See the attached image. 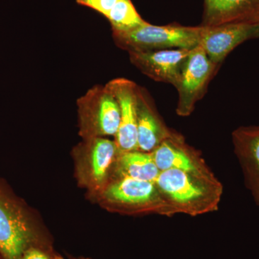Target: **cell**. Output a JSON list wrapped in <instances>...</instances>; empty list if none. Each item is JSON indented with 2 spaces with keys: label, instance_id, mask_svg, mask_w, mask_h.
Here are the masks:
<instances>
[{
  "label": "cell",
  "instance_id": "9",
  "mask_svg": "<svg viewBox=\"0 0 259 259\" xmlns=\"http://www.w3.org/2000/svg\"><path fill=\"white\" fill-rule=\"evenodd\" d=\"M202 27L199 46L211 61L217 65L243 42L259 37V24L230 23Z\"/></svg>",
  "mask_w": 259,
  "mask_h": 259
},
{
  "label": "cell",
  "instance_id": "7",
  "mask_svg": "<svg viewBox=\"0 0 259 259\" xmlns=\"http://www.w3.org/2000/svg\"><path fill=\"white\" fill-rule=\"evenodd\" d=\"M218 66L211 61L201 46L191 50L176 87L179 95L177 115L187 117L192 113Z\"/></svg>",
  "mask_w": 259,
  "mask_h": 259
},
{
  "label": "cell",
  "instance_id": "14",
  "mask_svg": "<svg viewBox=\"0 0 259 259\" xmlns=\"http://www.w3.org/2000/svg\"><path fill=\"white\" fill-rule=\"evenodd\" d=\"M175 134L163 123L142 88L138 96L137 149L151 153Z\"/></svg>",
  "mask_w": 259,
  "mask_h": 259
},
{
  "label": "cell",
  "instance_id": "16",
  "mask_svg": "<svg viewBox=\"0 0 259 259\" xmlns=\"http://www.w3.org/2000/svg\"><path fill=\"white\" fill-rule=\"evenodd\" d=\"M112 32H127L146 23L131 0H118L106 17Z\"/></svg>",
  "mask_w": 259,
  "mask_h": 259
},
{
  "label": "cell",
  "instance_id": "2",
  "mask_svg": "<svg viewBox=\"0 0 259 259\" xmlns=\"http://www.w3.org/2000/svg\"><path fill=\"white\" fill-rule=\"evenodd\" d=\"M109 211L125 214H176L156 182L113 176L95 197Z\"/></svg>",
  "mask_w": 259,
  "mask_h": 259
},
{
  "label": "cell",
  "instance_id": "1",
  "mask_svg": "<svg viewBox=\"0 0 259 259\" xmlns=\"http://www.w3.org/2000/svg\"><path fill=\"white\" fill-rule=\"evenodd\" d=\"M155 182L176 214L196 217L219 208L223 187L214 176L171 169L160 172Z\"/></svg>",
  "mask_w": 259,
  "mask_h": 259
},
{
  "label": "cell",
  "instance_id": "5",
  "mask_svg": "<svg viewBox=\"0 0 259 259\" xmlns=\"http://www.w3.org/2000/svg\"><path fill=\"white\" fill-rule=\"evenodd\" d=\"M37 235L28 212L14 196L0 185V255L21 259L24 252L37 245Z\"/></svg>",
  "mask_w": 259,
  "mask_h": 259
},
{
  "label": "cell",
  "instance_id": "17",
  "mask_svg": "<svg viewBox=\"0 0 259 259\" xmlns=\"http://www.w3.org/2000/svg\"><path fill=\"white\" fill-rule=\"evenodd\" d=\"M117 1L118 0H76V3L98 12L106 18Z\"/></svg>",
  "mask_w": 259,
  "mask_h": 259
},
{
  "label": "cell",
  "instance_id": "8",
  "mask_svg": "<svg viewBox=\"0 0 259 259\" xmlns=\"http://www.w3.org/2000/svg\"><path fill=\"white\" fill-rule=\"evenodd\" d=\"M105 85L115 97L120 107V126L115 137L119 152L136 151L140 87L124 78L112 79Z\"/></svg>",
  "mask_w": 259,
  "mask_h": 259
},
{
  "label": "cell",
  "instance_id": "4",
  "mask_svg": "<svg viewBox=\"0 0 259 259\" xmlns=\"http://www.w3.org/2000/svg\"><path fill=\"white\" fill-rule=\"evenodd\" d=\"M119 153L115 140L102 137L82 139L73 150L79 185L95 198L113 176Z\"/></svg>",
  "mask_w": 259,
  "mask_h": 259
},
{
  "label": "cell",
  "instance_id": "15",
  "mask_svg": "<svg viewBox=\"0 0 259 259\" xmlns=\"http://www.w3.org/2000/svg\"><path fill=\"white\" fill-rule=\"evenodd\" d=\"M160 172L151 153L136 150L119 153L113 176L126 177L134 180L155 182Z\"/></svg>",
  "mask_w": 259,
  "mask_h": 259
},
{
  "label": "cell",
  "instance_id": "6",
  "mask_svg": "<svg viewBox=\"0 0 259 259\" xmlns=\"http://www.w3.org/2000/svg\"><path fill=\"white\" fill-rule=\"evenodd\" d=\"M76 105L82 139L115 137L120 126V107L106 85L90 89L78 99Z\"/></svg>",
  "mask_w": 259,
  "mask_h": 259
},
{
  "label": "cell",
  "instance_id": "10",
  "mask_svg": "<svg viewBox=\"0 0 259 259\" xmlns=\"http://www.w3.org/2000/svg\"><path fill=\"white\" fill-rule=\"evenodd\" d=\"M191 50L165 49L128 54L131 64L143 74L154 81L171 83L176 88Z\"/></svg>",
  "mask_w": 259,
  "mask_h": 259
},
{
  "label": "cell",
  "instance_id": "13",
  "mask_svg": "<svg viewBox=\"0 0 259 259\" xmlns=\"http://www.w3.org/2000/svg\"><path fill=\"white\" fill-rule=\"evenodd\" d=\"M259 24V0H204L201 26Z\"/></svg>",
  "mask_w": 259,
  "mask_h": 259
},
{
  "label": "cell",
  "instance_id": "18",
  "mask_svg": "<svg viewBox=\"0 0 259 259\" xmlns=\"http://www.w3.org/2000/svg\"><path fill=\"white\" fill-rule=\"evenodd\" d=\"M21 259H58L55 255H52L47 250L38 246L33 245L30 247L22 255Z\"/></svg>",
  "mask_w": 259,
  "mask_h": 259
},
{
  "label": "cell",
  "instance_id": "3",
  "mask_svg": "<svg viewBox=\"0 0 259 259\" xmlns=\"http://www.w3.org/2000/svg\"><path fill=\"white\" fill-rule=\"evenodd\" d=\"M202 32L201 25H153L146 22L130 31L112 32V36L116 46L128 53L175 49L191 50L199 46Z\"/></svg>",
  "mask_w": 259,
  "mask_h": 259
},
{
  "label": "cell",
  "instance_id": "12",
  "mask_svg": "<svg viewBox=\"0 0 259 259\" xmlns=\"http://www.w3.org/2000/svg\"><path fill=\"white\" fill-rule=\"evenodd\" d=\"M232 141L245 186L259 206V126L238 127L232 134Z\"/></svg>",
  "mask_w": 259,
  "mask_h": 259
},
{
  "label": "cell",
  "instance_id": "11",
  "mask_svg": "<svg viewBox=\"0 0 259 259\" xmlns=\"http://www.w3.org/2000/svg\"><path fill=\"white\" fill-rule=\"evenodd\" d=\"M151 154L160 171L175 169L214 176L201 156L186 144L180 135L175 134L163 141Z\"/></svg>",
  "mask_w": 259,
  "mask_h": 259
},
{
  "label": "cell",
  "instance_id": "19",
  "mask_svg": "<svg viewBox=\"0 0 259 259\" xmlns=\"http://www.w3.org/2000/svg\"><path fill=\"white\" fill-rule=\"evenodd\" d=\"M74 259H85V258H74Z\"/></svg>",
  "mask_w": 259,
  "mask_h": 259
}]
</instances>
